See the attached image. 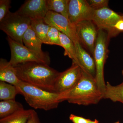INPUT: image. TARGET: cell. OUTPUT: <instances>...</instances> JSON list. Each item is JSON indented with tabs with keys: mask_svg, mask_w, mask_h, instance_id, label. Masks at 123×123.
I'll list each match as a JSON object with an SVG mask.
<instances>
[{
	"mask_svg": "<svg viewBox=\"0 0 123 123\" xmlns=\"http://www.w3.org/2000/svg\"><path fill=\"white\" fill-rule=\"evenodd\" d=\"M21 81L49 92H55V85L60 72L43 63L31 62L13 66Z\"/></svg>",
	"mask_w": 123,
	"mask_h": 123,
	"instance_id": "1",
	"label": "cell"
},
{
	"mask_svg": "<svg viewBox=\"0 0 123 123\" xmlns=\"http://www.w3.org/2000/svg\"><path fill=\"white\" fill-rule=\"evenodd\" d=\"M82 70L80 79L74 88L68 92L60 94L61 102L88 106L97 104L103 98V94L97 85L95 78Z\"/></svg>",
	"mask_w": 123,
	"mask_h": 123,
	"instance_id": "2",
	"label": "cell"
},
{
	"mask_svg": "<svg viewBox=\"0 0 123 123\" xmlns=\"http://www.w3.org/2000/svg\"><path fill=\"white\" fill-rule=\"evenodd\" d=\"M19 94L24 97L31 107L48 111L56 108L60 103V94L43 90L21 81L16 86Z\"/></svg>",
	"mask_w": 123,
	"mask_h": 123,
	"instance_id": "3",
	"label": "cell"
},
{
	"mask_svg": "<svg viewBox=\"0 0 123 123\" xmlns=\"http://www.w3.org/2000/svg\"><path fill=\"white\" fill-rule=\"evenodd\" d=\"M108 34L102 30H98L94 52V59L96 67L95 79L98 88L103 94L106 84L104 80V69L108 50Z\"/></svg>",
	"mask_w": 123,
	"mask_h": 123,
	"instance_id": "4",
	"label": "cell"
},
{
	"mask_svg": "<svg viewBox=\"0 0 123 123\" xmlns=\"http://www.w3.org/2000/svg\"><path fill=\"white\" fill-rule=\"evenodd\" d=\"M31 21L30 18L16 12H10L0 22V29L11 39L23 44V36L30 26Z\"/></svg>",
	"mask_w": 123,
	"mask_h": 123,
	"instance_id": "5",
	"label": "cell"
},
{
	"mask_svg": "<svg viewBox=\"0 0 123 123\" xmlns=\"http://www.w3.org/2000/svg\"><path fill=\"white\" fill-rule=\"evenodd\" d=\"M82 73L80 67L72 62L69 68L60 73L55 83V93L62 94L72 89L80 79Z\"/></svg>",
	"mask_w": 123,
	"mask_h": 123,
	"instance_id": "6",
	"label": "cell"
},
{
	"mask_svg": "<svg viewBox=\"0 0 123 123\" xmlns=\"http://www.w3.org/2000/svg\"><path fill=\"white\" fill-rule=\"evenodd\" d=\"M123 16L117 13L108 7L94 10L92 21L98 30L107 31L109 37L119 34L114 28L117 21L123 19Z\"/></svg>",
	"mask_w": 123,
	"mask_h": 123,
	"instance_id": "7",
	"label": "cell"
},
{
	"mask_svg": "<svg viewBox=\"0 0 123 123\" xmlns=\"http://www.w3.org/2000/svg\"><path fill=\"white\" fill-rule=\"evenodd\" d=\"M43 19L46 24L67 35L74 44L80 43L75 25L70 22L68 18L60 14L49 11Z\"/></svg>",
	"mask_w": 123,
	"mask_h": 123,
	"instance_id": "8",
	"label": "cell"
},
{
	"mask_svg": "<svg viewBox=\"0 0 123 123\" xmlns=\"http://www.w3.org/2000/svg\"><path fill=\"white\" fill-rule=\"evenodd\" d=\"M7 39L11 52V59L9 62L12 66L31 62L45 64L23 44L14 41L8 36Z\"/></svg>",
	"mask_w": 123,
	"mask_h": 123,
	"instance_id": "9",
	"label": "cell"
},
{
	"mask_svg": "<svg viewBox=\"0 0 123 123\" xmlns=\"http://www.w3.org/2000/svg\"><path fill=\"white\" fill-rule=\"evenodd\" d=\"M94 12L87 0H69L68 18L72 24L75 25L86 20L92 21Z\"/></svg>",
	"mask_w": 123,
	"mask_h": 123,
	"instance_id": "10",
	"label": "cell"
},
{
	"mask_svg": "<svg viewBox=\"0 0 123 123\" xmlns=\"http://www.w3.org/2000/svg\"><path fill=\"white\" fill-rule=\"evenodd\" d=\"M80 43L93 55L98 30L92 20H86L75 24Z\"/></svg>",
	"mask_w": 123,
	"mask_h": 123,
	"instance_id": "11",
	"label": "cell"
},
{
	"mask_svg": "<svg viewBox=\"0 0 123 123\" xmlns=\"http://www.w3.org/2000/svg\"><path fill=\"white\" fill-rule=\"evenodd\" d=\"M48 11L47 0H27L16 12L31 20L44 18Z\"/></svg>",
	"mask_w": 123,
	"mask_h": 123,
	"instance_id": "12",
	"label": "cell"
},
{
	"mask_svg": "<svg viewBox=\"0 0 123 123\" xmlns=\"http://www.w3.org/2000/svg\"><path fill=\"white\" fill-rule=\"evenodd\" d=\"M23 41L25 46L45 64L49 65L51 62L50 57L48 53L42 50V45L43 42L36 36L31 26L24 34Z\"/></svg>",
	"mask_w": 123,
	"mask_h": 123,
	"instance_id": "13",
	"label": "cell"
},
{
	"mask_svg": "<svg viewBox=\"0 0 123 123\" xmlns=\"http://www.w3.org/2000/svg\"><path fill=\"white\" fill-rule=\"evenodd\" d=\"M77 64L82 70L95 78L96 67L94 59L82 47L80 43L75 44Z\"/></svg>",
	"mask_w": 123,
	"mask_h": 123,
	"instance_id": "14",
	"label": "cell"
},
{
	"mask_svg": "<svg viewBox=\"0 0 123 123\" xmlns=\"http://www.w3.org/2000/svg\"><path fill=\"white\" fill-rule=\"evenodd\" d=\"M0 81L5 82L15 86L21 82L16 75L13 66L5 59H0Z\"/></svg>",
	"mask_w": 123,
	"mask_h": 123,
	"instance_id": "15",
	"label": "cell"
},
{
	"mask_svg": "<svg viewBox=\"0 0 123 123\" xmlns=\"http://www.w3.org/2000/svg\"><path fill=\"white\" fill-rule=\"evenodd\" d=\"M103 98L110 99L113 102H120L123 104V82L118 85L113 86L107 82Z\"/></svg>",
	"mask_w": 123,
	"mask_h": 123,
	"instance_id": "16",
	"label": "cell"
},
{
	"mask_svg": "<svg viewBox=\"0 0 123 123\" xmlns=\"http://www.w3.org/2000/svg\"><path fill=\"white\" fill-rule=\"evenodd\" d=\"M23 109L24 107L22 104L15 100L1 101L0 118H3Z\"/></svg>",
	"mask_w": 123,
	"mask_h": 123,
	"instance_id": "17",
	"label": "cell"
},
{
	"mask_svg": "<svg viewBox=\"0 0 123 123\" xmlns=\"http://www.w3.org/2000/svg\"><path fill=\"white\" fill-rule=\"evenodd\" d=\"M31 27L37 37L44 44L50 26L44 22L43 18H38L31 20Z\"/></svg>",
	"mask_w": 123,
	"mask_h": 123,
	"instance_id": "18",
	"label": "cell"
},
{
	"mask_svg": "<svg viewBox=\"0 0 123 123\" xmlns=\"http://www.w3.org/2000/svg\"><path fill=\"white\" fill-rule=\"evenodd\" d=\"M59 37L61 47L65 51L64 55L68 56L72 60V62L77 64L76 48L74 43L70 38L63 33L59 31Z\"/></svg>",
	"mask_w": 123,
	"mask_h": 123,
	"instance_id": "19",
	"label": "cell"
},
{
	"mask_svg": "<svg viewBox=\"0 0 123 123\" xmlns=\"http://www.w3.org/2000/svg\"><path fill=\"white\" fill-rule=\"evenodd\" d=\"M69 0H47L49 11L60 14L68 18Z\"/></svg>",
	"mask_w": 123,
	"mask_h": 123,
	"instance_id": "20",
	"label": "cell"
},
{
	"mask_svg": "<svg viewBox=\"0 0 123 123\" xmlns=\"http://www.w3.org/2000/svg\"><path fill=\"white\" fill-rule=\"evenodd\" d=\"M32 110H20L10 115L0 119V123H26Z\"/></svg>",
	"mask_w": 123,
	"mask_h": 123,
	"instance_id": "21",
	"label": "cell"
},
{
	"mask_svg": "<svg viewBox=\"0 0 123 123\" xmlns=\"http://www.w3.org/2000/svg\"><path fill=\"white\" fill-rule=\"evenodd\" d=\"M19 94L17 88L5 82L0 81V100H15L17 94Z\"/></svg>",
	"mask_w": 123,
	"mask_h": 123,
	"instance_id": "22",
	"label": "cell"
},
{
	"mask_svg": "<svg viewBox=\"0 0 123 123\" xmlns=\"http://www.w3.org/2000/svg\"><path fill=\"white\" fill-rule=\"evenodd\" d=\"M44 44L61 46L60 39L59 31L57 29L51 26L48 33L47 39Z\"/></svg>",
	"mask_w": 123,
	"mask_h": 123,
	"instance_id": "23",
	"label": "cell"
},
{
	"mask_svg": "<svg viewBox=\"0 0 123 123\" xmlns=\"http://www.w3.org/2000/svg\"><path fill=\"white\" fill-rule=\"evenodd\" d=\"M11 3L10 0H0V22L10 12L9 9L11 8Z\"/></svg>",
	"mask_w": 123,
	"mask_h": 123,
	"instance_id": "24",
	"label": "cell"
},
{
	"mask_svg": "<svg viewBox=\"0 0 123 123\" xmlns=\"http://www.w3.org/2000/svg\"><path fill=\"white\" fill-rule=\"evenodd\" d=\"M87 1L94 10L108 7L109 1L108 0H89Z\"/></svg>",
	"mask_w": 123,
	"mask_h": 123,
	"instance_id": "25",
	"label": "cell"
},
{
	"mask_svg": "<svg viewBox=\"0 0 123 123\" xmlns=\"http://www.w3.org/2000/svg\"><path fill=\"white\" fill-rule=\"evenodd\" d=\"M69 120L73 123H88L89 119L71 114L69 117Z\"/></svg>",
	"mask_w": 123,
	"mask_h": 123,
	"instance_id": "26",
	"label": "cell"
},
{
	"mask_svg": "<svg viewBox=\"0 0 123 123\" xmlns=\"http://www.w3.org/2000/svg\"><path fill=\"white\" fill-rule=\"evenodd\" d=\"M26 123H42L37 112L32 110L31 114Z\"/></svg>",
	"mask_w": 123,
	"mask_h": 123,
	"instance_id": "27",
	"label": "cell"
},
{
	"mask_svg": "<svg viewBox=\"0 0 123 123\" xmlns=\"http://www.w3.org/2000/svg\"><path fill=\"white\" fill-rule=\"evenodd\" d=\"M114 28L119 33L123 32V18L116 22L114 25Z\"/></svg>",
	"mask_w": 123,
	"mask_h": 123,
	"instance_id": "28",
	"label": "cell"
},
{
	"mask_svg": "<svg viewBox=\"0 0 123 123\" xmlns=\"http://www.w3.org/2000/svg\"><path fill=\"white\" fill-rule=\"evenodd\" d=\"M88 123H99V121L97 120V119H95L94 121H92L91 120L89 119Z\"/></svg>",
	"mask_w": 123,
	"mask_h": 123,
	"instance_id": "29",
	"label": "cell"
},
{
	"mask_svg": "<svg viewBox=\"0 0 123 123\" xmlns=\"http://www.w3.org/2000/svg\"><path fill=\"white\" fill-rule=\"evenodd\" d=\"M120 123L119 122V121H118V122H116V123Z\"/></svg>",
	"mask_w": 123,
	"mask_h": 123,
	"instance_id": "30",
	"label": "cell"
},
{
	"mask_svg": "<svg viewBox=\"0 0 123 123\" xmlns=\"http://www.w3.org/2000/svg\"><path fill=\"white\" fill-rule=\"evenodd\" d=\"M122 74H123V70H122Z\"/></svg>",
	"mask_w": 123,
	"mask_h": 123,
	"instance_id": "31",
	"label": "cell"
},
{
	"mask_svg": "<svg viewBox=\"0 0 123 123\" xmlns=\"http://www.w3.org/2000/svg\"></svg>",
	"mask_w": 123,
	"mask_h": 123,
	"instance_id": "32",
	"label": "cell"
}]
</instances>
